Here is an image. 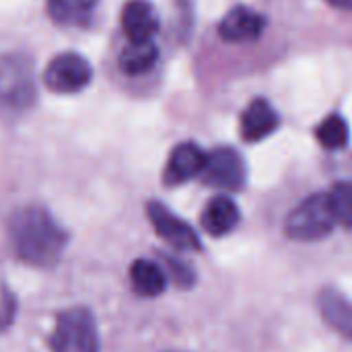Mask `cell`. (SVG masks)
<instances>
[{
  "instance_id": "obj_1",
  "label": "cell",
  "mask_w": 352,
  "mask_h": 352,
  "mask_svg": "<svg viewBox=\"0 0 352 352\" xmlns=\"http://www.w3.org/2000/svg\"><path fill=\"white\" fill-rule=\"evenodd\" d=\"M8 243L16 260L33 268L54 266L66 245L68 233L41 206H23L8 219Z\"/></svg>"
},
{
  "instance_id": "obj_2",
  "label": "cell",
  "mask_w": 352,
  "mask_h": 352,
  "mask_svg": "<svg viewBox=\"0 0 352 352\" xmlns=\"http://www.w3.org/2000/svg\"><path fill=\"white\" fill-rule=\"evenodd\" d=\"M37 82L33 60L21 52L0 56V105L21 111L35 103Z\"/></svg>"
},
{
  "instance_id": "obj_3",
  "label": "cell",
  "mask_w": 352,
  "mask_h": 352,
  "mask_svg": "<svg viewBox=\"0 0 352 352\" xmlns=\"http://www.w3.org/2000/svg\"><path fill=\"white\" fill-rule=\"evenodd\" d=\"M52 352H99V332L93 314L87 307H70L56 320Z\"/></svg>"
},
{
  "instance_id": "obj_4",
  "label": "cell",
  "mask_w": 352,
  "mask_h": 352,
  "mask_svg": "<svg viewBox=\"0 0 352 352\" xmlns=\"http://www.w3.org/2000/svg\"><path fill=\"white\" fill-rule=\"evenodd\" d=\"M336 227L328 194H314L299 202L285 221V233L295 241H318Z\"/></svg>"
},
{
  "instance_id": "obj_5",
  "label": "cell",
  "mask_w": 352,
  "mask_h": 352,
  "mask_svg": "<svg viewBox=\"0 0 352 352\" xmlns=\"http://www.w3.org/2000/svg\"><path fill=\"white\" fill-rule=\"evenodd\" d=\"M93 70L87 58L76 52H62L54 56L43 70V85L60 95L82 91L91 82Z\"/></svg>"
},
{
  "instance_id": "obj_6",
  "label": "cell",
  "mask_w": 352,
  "mask_h": 352,
  "mask_svg": "<svg viewBox=\"0 0 352 352\" xmlns=\"http://www.w3.org/2000/svg\"><path fill=\"white\" fill-rule=\"evenodd\" d=\"M200 177L210 188L237 192L245 186L248 169L237 151L229 146H221V148H214L210 155H206V163H204Z\"/></svg>"
},
{
  "instance_id": "obj_7",
  "label": "cell",
  "mask_w": 352,
  "mask_h": 352,
  "mask_svg": "<svg viewBox=\"0 0 352 352\" xmlns=\"http://www.w3.org/2000/svg\"><path fill=\"white\" fill-rule=\"evenodd\" d=\"M146 217L157 231V235L169 243L171 248L179 252H200L202 243L198 239V233L177 214H173L165 204L153 200L146 204Z\"/></svg>"
},
{
  "instance_id": "obj_8",
  "label": "cell",
  "mask_w": 352,
  "mask_h": 352,
  "mask_svg": "<svg viewBox=\"0 0 352 352\" xmlns=\"http://www.w3.org/2000/svg\"><path fill=\"white\" fill-rule=\"evenodd\" d=\"M266 29V16L248 6L231 8L219 23V35L231 43L254 41Z\"/></svg>"
},
{
  "instance_id": "obj_9",
  "label": "cell",
  "mask_w": 352,
  "mask_h": 352,
  "mask_svg": "<svg viewBox=\"0 0 352 352\" xmlns=\"http://www.w3.org/2000/svg\"><path fill=\"white\" fill-rule=\"evenodd\" d=\"M204 163H206V153L196 142H182L169 155L163 182L167 186L186 184L202 173Z\"/></svg>"
},
{
  "instance_id": "obj_10",
  "label": "cell",
  "mask_w": 352,
  "mask_h": 352,
  "mask_svg": "<svg viewBox=\"0 0 352 352\" xmlns=\"http://www.w3.org/2000/svg\"><path fill=\"white\" fill-rule=\"evenodd\" d=\"M122 29L130 41H151L159 31V14L148 0H128L122 8Z\"/></svg>"
},
{
  "instance_id": "obj_11",
  "label": "cell",
  "mask_w": 352,
  "mask_h": 352,
  "mask_svg": "<svg viewBox=\"0 0 352 352\" xmlns=\"http://www.w3.org/2000/svg\"><path fill=\"white\" fill-rule=\"evenodd\" d=\"M278 128V113L266 99H254L241 116V136L248 142H260Z\"/></svg>"
},
{
  "instance_id": "obj_12",
  "label": "cell",
  "mask_w": 352,
  "mask_h": 352,
  "mask_svg": "<svg viewBox=\"0 0 352 352\" xmlns=\"http://www.w3.org/2000/svg\"><path fill=\"white\" fill-rule=\"evenodd\" d=\"M239 219H241V212H239L237 204L229 196H214L204 206L200 223H202V229L208 235L223 237V235L231 233L237 227Z\"/></svg>"
},
{
  "instance_id": "obj_13",
  "label": "cell",
  "mask_w": 352,
  "mask_h": 352,
  "mask_svg": "<svg viewBox=\"0 0 352 352\" xmlns=\"http://www.w3.org/2000/svg\"><path fill=\"white\" fill-rule=\"evenodd\" d=\"M318 309L326 324L352 342V303L338 291L326 289L318 297Z\"/></svg>"
},
{
  "instance_id": "obj_14",
  "label": "cell",
  "mask_w": 352,
  "mask_h": 352,
  "mask_svg": "<svg viewBox=\"0 0 352 352\" xmlns=\"http://www.w3.org/2000/svg\"><path fill=\"white\" fill-rule=\"evenodd\" d=\"M130 283L134 293H138L140 297H159L161 293H165L167 274L157 262L138 258L130 264Z\"/></svg>"
},
{
  "instance_id": "obj_15",
  "label": "cell",
  "mask_w": 352,
  "mask_h": 352,
  "mask_svg": "<svg viewBox=\"0 0 352 352\" xmlns=\"http://www.w3.org/2000/svg\"><path fill=\"white\" fill-rule=\"evenodd\" d=\"M99 0H47V12L62 27H85L97 8Z\"/></svg>"
},
{
  "instance_id": "obj_16",
  "label": "cell",
  "mask_w": 352,
  "mask_h": 352,
  "mask_svg": "<svg viewBox=\"0 0 352 352\" xmlns=\"http://www.w3.org/2000/svg\"><path fill=\"white\" fill-rule=\"evenodd\" d=\"M159 60V50L157 45L151 41H130L124 52L120 54V68L130 74V76H138L148 72Z\"/></svg>"
},
{
  "instance_id": "obj_17",
  "label": "cell",
  "mask_w": 352,
  "mask_h": 352,
  "mask_svg": "<svg viewBox=\"0 0 352 352\" xmlns=\"http://www.w3.org/2000/svg\"><path fill=\"white\" fill-rule=\"evenodd\" d=\"M316 138L328 151L344 148L349 144V124L338 113H332L318 126Z\"/></svg>"
},
{
  "instance_id": "obj_18",
  "label": "cell",
  "mask_w": 352,
  "mask_h": 352,
  "mask_svg": "<svg viewBox=\"0 0 352 352\" xmlns=\"http://www.w3.org/2000/svg\"><path fill=\"white\" fill-rule=\"evenodd\" d=\"M330 208L334 212V219L338 225L352 229V184L351 182H338L328 192Z\"/></svg>"
},
{
  "instance_id": "obj_19",
  "label": "cell",
  "mask_w": 352,
  "mask_h": 352,
  "mask_svg": "<svg viewBox=\"0 0 352 352\" xmlns=\"http://www.w3.org/2000/svg\"><path fill=\"white\" fill-rule=\"evenodd\" d=\"M163 270L165 274H169L173 278V283L182 289H188L194 285V272L188 264H184L182 260L177 258H163Z\"/></svg>"
},
{
  "instance_id": "obj_20",
  "label": "cell",
  "mask_w": 352,
  "mask_h": 352,
  "mask_svg": "<svg viewBox=\"0 0 352 352\" xmlns=\"http://www.w3.org/2000/svg\"><path fill=\"white\" fill-rule=\"evenodd\" d=\"M16 297L4 287L0 293V332L8 330L16 318Z\"/></svg>"
},
{
  "instance_id": "obj_21",
  "label": "cell",
  "mask_w": 352,
  "mask_h": 352,
  "mask_svg": "<svg viewBox=\"0 0 352 352\" xmlns=\"http://www.w3.org/2000/svg\"><path fill=\"white\" fill-rule=\"evenodd\" d=\"M332 6H336V8H340V10H349L352 12V0H328Z\"/></svg>"
}]
</instances>
